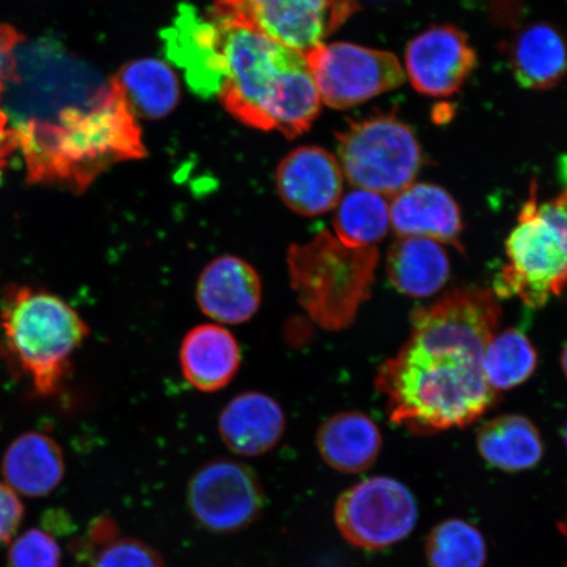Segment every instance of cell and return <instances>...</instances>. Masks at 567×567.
Returning <instances> with one entry per match:
<instances>
[{
  "label": "cell",
  "mask_w": 567,
  "mask_h": 567,
  "mask_svg": "<svg viewBox=\"0 0 567 567\" xmlns=\"http://www.w3.org/2000/svg\"><path fill=\"white\" fill-rule=\"evenodd\" d=\"M501 305L492 289L457 288L411 315V334L379 368L375 389L390 421L431 435L463 429L494 405L482 360L498 331Z\"/></svg>",
  "instance_id": "obj_1"
},
{
  "label": "cell",
  "mask_w": 567,
  "mask_h": 567,
  "mask_svg": "<svg viewBox=\"0 0 567 567\" xmlns=\"http://www.w3.org/2000/svg\"><path fill=\"white\" fill-rule=\"evenodd\" d=\"M217 24L226 63L218 95L226 111L247 126L301 136L322 106L305 56L246 28Z\"/></svg>",
  "instance_id": "obj_2"
},
{
  "label": "cell",
  "mask_w": 567,
  "mask_h": 567,
  "mask_svg": "<svg viewBox=\"0 0 567 567\" xmlns=\"http://www.w3.org/2000/svg\"><path fill=\"white\" fill-rule=\"evenodd\" d=\"M32 183L65 184L83 193L105 168L146 157L137 116L112 78L101 102L62 113L40 130L16 132Z\"/></svg>",
  "instance_id": "obj_3"
},
{
  "label": "cell",
  "mask_w": 567,
  "mask_h": 567,
  "mask_svg": "<svg viewBox=\"0 0 567 567\" xmlns=\"http://www.w3.org/2000/svg\"><path fill=\"white\" fill-rule=\"evenodd\" d=\"M0 326L13 361L42 395L60 388L70 358L90 334L89 324L61 297L16 284L0 300Z\"/></svg>",
  "instance_id": "obj_4"
},
{
  "label": "cell",
  "mask_w": 567,
  "mask_h": 567,
  "mask_svg": "<svg viewBox=\"0 0 567 567\" xmlns=\"http://www.w3.org/2000/svg\"><path fill=\"white\" fill-rule=\"evenodd\" d=\"M109 90L110 82L60 42L24 40L16 51L13 74L0 92V110L12 131L40 130L68 110L101 102Z\"/></svg>",
  "instance_id": "obj_5"
},
{
  "label": "cell",
  "mask_w": 567,
  "mask_h": 567,
  "mask_svg": "<svg viewBox=\"0 0 567 567\" xmlns=\"http://www.w3.org/2000/svg\"><path fill=\"white\" fill-rule=\"evenodd\" d=\"M378 247L347 246L328 230L287 252L290 287L313 321L329 331L349 328L372 295Z\"/></svg>",
  "instance_id": "obj_6"
},
{
  "label": "cell",
  "mask_w": 567,
  "mask_h": 567,
  "mask_svg": "<svg viewBox=\"0 0 567 567\" xmlns=\"http://www.w3.org/2000/svg\"><path fill=\"white\" fill-rule=\"evenodd\" d=\"M508 264L495 280L496 297L516 296L529 308H542L567 286V188L538 204L537 183L506 240Z\"/></svg>",
  "instance_id": "obj_7"
},
{
  "label": "cell",
  "mask_w": 567,
  "mask_h": 567,
  "mask_svg": "<svg viewBox=\"0 0 567 567\" xmlns=\"http://www.w3.org/2000/svg\"><path fill=\"white\" fill-rule=\"evenodd\" d=\"M339 165L352 186L395 196L413 184L423 155L411 127L394 115L354 122L338 134Z\"/></svg>",
  "instance_id": "obj_8"
},
{
  "label": "cell",
  "mask_w": 567,
  "mask_h": 567,
  "mask_svg": "<svg viewBox=\"0 0 567 567\" xmlns=\"http://www.w3.org/2000/svg\"><path fill=\"white\" fill-rule=\"evenodd\" d=\"M358 9L357 0H215L213 19L257 32L305 56Z\"/></svg>",
  "instance_id": "obj_9"
},
{
  "label": "cell",
  "mask_w": 567,
  "mask_h": 567,
  "mask_svg": "<svg viewBox=\"0 0 567 567\" xmlns=\"http://www.w3.org/2000/svg\"><path fill=\"white\" fill-rule=\"evenodd\" d=\"M322 102L349 110L402 86L405 70L393 53L334 42L319 45L307 55Z\"/></svg>",
  "instance_id": "obj_10"
},
{
  "label": "cell",
  "mask_w": 567,
  "mask_h": 567,
  "mask_svg": "<svg viewBox=\"0 0 567 567\" xmlns=\"http://www.w3.org/2000/svg\"><path fill=\"white\" fill-rule=\"evenodd\" d=\"M417 506L400 481L371 477L339 496L337 527L354 548L381 550L405 540L414 530Z\"/></svg>",
  "instance_id": "obj_11"
},
{
  "label": "cell",
  "mask_w": 567,
  "mask_h": 567,
  "mask_svg": "<svg viewBox=\"0 0 567 567\" xmlns=\"http://www.w3.org/2000/svg\"><path fill=\"white\" fill-rule=\"evenodd\" d=\"M187 502L202 527L215 534H234L257 522L266 496L250 466L219 458L203 465L189 480Z\"/></svg>",
  "instance_id": "obj_12"
},
{
  "label": "cell",
  "mask_w": 567,
  "mask_h": 567,
  "mask_svg": "<svg viewBox=\"0 0 567 567\" xmlns=\"http://www.w3.org/2000/svg\"><path fill=\"white\" fill-rule=\"evenodd\" d=\"M406 74L423 95H455L477 66V54L455 25H434L409 42Z\"/></svg>",
  "instance_id": "obj_13"
},
{
  "label": "cell",
  "mask_w": 567,
  "mask_h": 567,
  "mask_svg": "<svg viewBox=\"0 0 567 567\" xmlns=\"http://www.w3.org/2000/svg\"><path fill=\"white\" fill-rule=\"evenodd\" d=\"M168 60L183 70L190 90L202 97L219 94L226 76L223 31L216 21L182 6L174 23L162 32Z\"/></svg>",
  "instance_id": "obj_14"
},
{
  "label": "cell",
  "mask_w": 567,
  "mask_h": 567,
  "mask_svg": "<svg viewBox=\"0 0 567 567\" xmlns=\"http://www.w3.org/2000/svg\"><path fill=\"white\" fill-rule=\"evenodd\" d=\"M276 187L290 210L315 217L337 207L342 198L343 172L324 148L303 146L281 161Z\"/></svg>",
  "instance_id": "obj_15"
},
{
  "label": "cell",
  "mask_w": 567,
  "mask_h": 567,
  "mask_svg": "<svg viewBox=\"0 0 567 567\" xmlns=\"http://www.w3.org/2000/svg\"><path fill=\"white\" fill-rule=\"evenodd\" d=\"M264 296L260 276L248 261L234 255L212 260L196 286L198 308L213 321L240 324L258 313Z\"/></svg>",
  "instance_id": "obj_16"
},
{
  "label": "cell",
  "mask_w": 567,
  "mask_h": 567,
  "mask_svg": "<svg viewBox=\"0 0 567 567\" xmlns=\"http://www.w3.org/2000/svg\"><path fill=\"white\" fill-rule=\"evenodd\" d=\"M390 225L396 236L449 244L463 251V218L455 198L436 184L413 183L390 205Z\"/></svg>",
  "instance_id": "obj_17"
},
{
  "label": "cell",
  "mask_w": 567,
  "mask_h": 567,
  "mask_svg": "<svg viewBox=\"0 0 567 567\" xmlns=\"http://www.w3.org/2000/svg\"><path fill=\"white\" fill-rule=\"evenodd\" d=\"M286 415L279 402L265 393L234 396L218 420L219 435L237 455L257 457L278 445L286 432Z\"/></svg>",
  "instance_id": "obj_18"
},
{
  "label": "cell",
  "mask_w": 567,
  "mask_h": 567,
  "mask_svg": "<svg viewBox=\"0 0 567 567\" xmlns=\"http://www.w3.org/2000/svg\"><path fill=\"white\" fill-rule=\"evenodd\" d=\"M240 360L237 339L218 324L196 326L181 346L184 379L205 393L228 386L239 371Z\"/></svg>",
  "instance_id": "obj_19"
},
{
  "label": "cell",
  "mask_w": 567,
  "mask_h": 567,
  "mask_svg": "<svg viewBox=\"0 0 567 567\" xmlns=\"http://www.w3.org/2000/svg\"><path fill=\"white\" fill-rule=\"evenodd\" d=\"M316 443L319 455L332 470L359 474L379 458L382 435L371 416L361 411H343L318 429Z\"/></svg>",
  "instance_id": "obj_20"
},
{
  "label": "cell",
  "mask_w": 567,
  "mask_h": 567,
  "mask_svg": "<svg viewBox=\"0 0 567 567\" xmlns=\"http://www.w3.org/2000/svg\"><path fill=\"white\" fill-rule=\"evenodd\" d=\"M3 477L13 492L39 498L55 491L65 476V458L54 439L31 431L6 450Z\"/></svg>",
  "instance_id": "obj_21"
},
{
  "label": "cell",
  "mask_w": 567,
  "mask_h": 567,
  "mask_svg": "<svg viewBox=\"0 0 567 567\" xmlns=\"http://www.w3.org/2000/svg\"><path fill=\"white\" fill-rule=\"evenodd\" d=\"M517 83L528 90L557 86L567 74V45L561 32L548 23L524 28L508 52Z\"/></svg>",
  "instance_id": "obj_22"
},
{
  "label": "cell",
  "mask_w": 567,
  "mask_h": 567,
  "mask_svg": "<svg viewBox=\"0 0 567 567\" xmlns=\"http://www.w3.org/2000/svg\"><path fill=\"white\" fill-rule=\"evenodd\" d=\"M451 261L441 244L427 238L401 237L390 247L386 274L399 292L425 299L450 278Z\"/></svg>",
  "instance_id": "obj_23"
},
{
  "label": "cell",
  "mask_w": 567,
  "mask_h": 567,
  "mask_svg": "<svg viewBox=\"0 0 567 567\" xmlns=\"http://www.w3.org/2000/svg\"><path fill=\"white\" fill-rule=\"evenodd\" d=\"M477 449L487 464L509 473L532 470L544 455L540 432L528 417L517 414L501 415L482 424Z\"/></svg>",
  "instance_id": "obj_24"
},
{
  "label": "cell",
  "mask_w": 567,
  "mask_h": 567,
  "mask_svg": "<svg viewBox=\"0 0 567 567\" xmlns=\"http://www.w3.org/2000/svg\"><path fill=\"white\" fill-rule=\"evenodd\" d=\"M115 78L134 115L157 120L169 115L181 97L179 81L165 62L144 59L127 63Z\"/></svg>",
  "instance_id": "obj_25"
},
{
  "label": "cell",
  "mask_w": 567,
  "mask_h": 567,
  "mask_svg": "<svg viewBox=\"0 0 567 567\" xmlns=\"http://www.w3.org/2000/svg\"><path fill=\"white\" fill-rule=\"evenodd\" d=\"M390 207L385 196L353 189L340 198L334 215L336 237L347 246L374 247L386 237Z\"/></svg>",
  "instance_id": "obj_26"
},
{
  "label": "cell",
  "mask_w": 567,
  "mask_h": 567,
  "mask_svg": "<svg viewBox=\"0 0 567 567\" xmlns=\"http://www.w3.org/2000/svg\"><path fill=\"white\" fill-rule=\"evenodd\" d=\"M537 359L534 344L522 331L496 332L482 360L487 384L495 393L522 385L535 373Z\"/></svg>",
  "instance_id": "obj_27"
},
{
  "label": "cell",
  "mask_w": 567,
  "mask_h": 567,
  "mask_svg": "<svg viewBox=\"0 0 567 567\" xmlns=\"http://www.w3.org/2000/svg\"><path fill=\"white\" fill-rule=\"evenodd\" d=\"M425 556L431 567H485V537L465 520H444L430 532Z\"/></svg>",
  "instance_id": "obj_28"
},
{
  "label": "cell",
  "mask_w": 567,
  "mask_h": 567,
  "mask_svg": "<svg viewBox=\"0 0 567 567\" xmlns=\"http://www.w3.org/2000/svg\"><path fill=\"white\" fill-rule=\"evenodd\" d=\"M61 559L60 545L35 528L19 536L9 551V567H61Z\"/></svg>",
  "instance_id": "obj_29"
},
{
  "label": "cell",
  "mask_w": 567,
  "mask_h": 567,
  "mask_svg": "<svg viewBox=\"0 0 567 567\" xmlns=\"http://www.w3.org/2000/svg\"><path fill=\"white\" fill-rule=\"evenodd\" d=\"M89 567H165V563L151 545L124 537L106 543Z\"/></svg>",
  "instance_id": "obj_30"
},
{
  "label": "cell",
  "mask_w": 567,
  "mask_h": 567,
  "mask_svg": "<svg viewBox=\"0 0 567 567\" xmlns=\"http://www.w3.org/2000/svg\"><path fill=\"white\" fill-rule=\"evenodd\" d=\"M25 509L17 492L0 482V545L9 544L17 535Z\"/></svg>",
  "instance_id": "obj_31"
},
{
  "label": "cell",
  "mask_w": 567,
  "mask_h": 567,
  "mask_svg": "<svg viewBox=\"0 0 567 567\" xmlns=\"http://www.w3.org/2000/svg\"><path fill=\"white\" fill-rule=\"evenodd\" d=\"M24 41L23 34L9 24H0V92L16 69V51Z\"/></svg>",
  "instance_id": "obj_32"
},
{
  "label": "cell",
  "mask_w": 567,
  "mask_h": 567,
  "mask_svg": "<svg viewBox=\"0 0 567 567\" xmlns=\"http://www.w3.org/2000/svg\"><path fill=\"white\" fill-rule=\"evenodd\" d=\"M19 147L17 133L11 130L9 118L0 110V175L7 165V158Z\"/></svg>",
  "instance_id": "obj_33"
},
{
  "label": "cell",
  "mask_w": 567,
  "mask_h": 567,
  "mask_svg": "<svg viewBox=\"0 0 567 567\" xmlns=\"http://www.w3.org/2000/svg\"><path fill=\"white\" fill-rule=\"evenodd\" d=\"M558 177L559 182L567 188V154L558 159Z\"/></svg>",
  "instance_id": "obj_34"
},
{
  "label": "cell",
  "mask_w": 567,
  "mask_h": 567,
  "mask_svg": "<svg viewBox=\"0 0 567 567\" xmlns=\"http://www.w3.org/2000/svg\"><path fill=\"white\" fill-rule=\"evenodd\" d=\"M561 364H563V370L565 372V375L567 378V343L565 344V349L563 351Z\"/></svg>",
  "instance_id": "obj_35"
},
{
  "label": "cell",
  "mask_w": 567,
  "mask_h": 567,
  "mask_svg": "<svg viewBox=\"0 0 567 567\" xmlns=\"http://www.w3.org/2000/svg\"><path fill=\"white\" fill-rule=\"evenodd\" d=\"M564 529H565V535L567 536V517H566V522L564 524Z\"/></svg>",
  "instance_id": "obj_36"
},
{
  "label": "cell",
  "mask_w": 567,
  "mask_h": 567,
  "mask_svg": "<svg viewBox=\"0 0 567 567\" xmlns=\"http://www.w3.org/2000/svg\"><path fill=\"white\" fill-rule=\"evenodd\" d=\"M565 442H566V446H567V425H566V431H565Z\"/></svg>",
  "instance_id": "obj_37"
}]
</instances>
